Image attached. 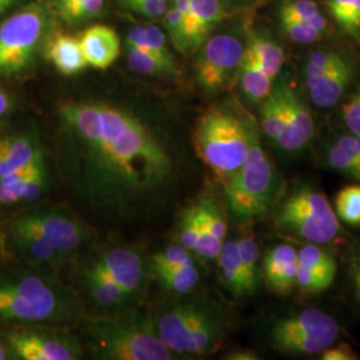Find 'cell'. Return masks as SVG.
Returning <instances> with one entry per match:
<instances>
[{"label":"cell","mask_w":360,"mask_h":360,"mask_svg":"<svg viewBox=\"0 0 360 360\" xmlns=\"http://www.w3.org/2000/svg\"><path fill=\"white\" fill-rule=\"evenodd\" d=\"M89 347L104 360H169L174 354L156 333L148 316L92 318L86 326Z\"/></svg>","instance_id":"cell-4"},{"label":"cell","mask_w":360,"mask_h":360,"mask_svg":"<svg viewBox=\"0 0 360 360\" xmlns=\"http://www.w3.org/2000/svg\"><path fill=\"white\" fill-rule=\"evenodd\" d=\"M84 284L91 297L104 307L123 306L134 297L103 272L87 267L84 270Z\"/></svg>","instance_id":"cell-24"},{"label":"cell","mask_w":360,"mask_h":360,"mask_svg":"<svg viewBox=\"0 0 360 360\" xmlns=\"http://www.w3.org/2000/svg\"><path fill=\"white\" fill-rule=\"evenodd\" d=\"M7 358V352H6V349L3 347V345L0 343V360L6 359Z\"/></svg>","instance_id":"cell-53"},{"label":"cell","mask_w":360,"mask_h":360,"mask_svg":"<svg viewBox=\"0 0 360 360\" xmlns=\"http://www.w3.org/2000/svg\"><path fill=\"white\" fill-rule=\"evenodd\" d=\"M355 77V67L349 59L322 77L306 83L309 99L319 108H331L345 96Z\"/></svg>","instance_id":"cell-17"},{"label":"cell","mask_w":360,"mask_h":360,"mask_svg":"<svg viewBox=\"0 0 360 360\" xmlns=\"http://www.w3.org/2000/svg\"><path fill=\"white\" fill-rule=\"evenodd\" d=\"M297 266V251L292 245L287 243L274 245L263 259L260 276H263L271 292L288 295L296 287Z\"/></svg>","instance_id":"cell-15"},{"label":"cell","mask_w":360,"mask_h":360,"mask_svg":"<svg viewBox=\"0 0 360 360\" xmlns=\"http://www.w3.org/2000/svg\"><path fill=\"white\" fill-rule=\"evenodd\" d=\"M8 343L18 358L25 360H75L82 354L77 340L68 335L13 333Z\"/></svg>","instance_id":"cell-12"},{"label":"cell","mask_w":360,"mask_h":360,"mask_svg":"<svg viewBox=\"0 0 360 360\" xmlns=\"http://www.w3.org/2000/svg\"><path fill=\"white\" fill-rule=\"evenodd\" d=\"M195 262L191 251H188L181 245H168L167 248L155 254L151 259V266L154 271L166 270L171 267L187 266Z\"/></svg>","instance_id":"cell-38"},{"label":"cell","mask_w":360,"mask_h":360,"mask_svg":"<svg viewBox=\"0 0 360 360\" xmlns=\"http://www.w3.org/2000/svg\"><path fill=\"white\" fill-rule=\"evenodd\" d=\"M10 6H11V4H10L8 1H6V0H0V15L4 13Z\"/></svg>","instance_id":"cell-52"},{"label":"cell","mask_w":360,"mask_h":360,"mask_svg":"<svg viewBox=\"0 0 360 360\" xmlns=\"http://www.w3.org/2000/svg\"><path fill=\"white\" fill-rule=\"evenodd\" d=\"M198 217L206 224L207 229L220 240H226L227 221L218 202L212 196H206L195 205Z\"/></svg>","instance_id":"cell-36"},{"label":"cell","mask_w":360,"mask_h":360,"mask_svg":"<svg viewBox=\"0 0 360 360\" xmlns=\"http://www.w3.org/2000/svg\"><path fill=\"white\" fill-rule=\"evenodd\" d=\"M245 49L252 53L257 65L271 79L275 80L278 77L284 65V52L279 44L266 37L251 34Z\"/></svg>","instance_id":"cell-26"},{"label":"cell","mask_w":360,"mask_h":360,"mask_svg":"<svg viewBox=\"0 0 360 360\" xmlns=\"http://www.w3.org/2000/svg\"><path fill=\"white\" fill-rule=\"evenodd\" d=\"M156 333L172 354L200 356L220 347L226 322L208 303L188 302L165 311L156 321Z\"/></svg>","instance_id":"cell-5"},{"label":"cell","mask_w":360,"mask_h":360,"mask_svg":"<svg viewBox=\"0 0 360 360\" xmlns=\"http://www.w3.org/2000/svg\"><path fill=\"white\" fill-rule=\"evenodd\" d=\"M351 1L352 0H326L328 11L333 15V18L340 27L345 25V22L347 19Z\"/></svg>","instance_id":"cell-47"},{"label":"cell","mask_w":360,"mask_h":360,"mask_svg":"<svg viewBox=\"0 0 360 360\" xmlns=\"http://www.w3.org/2000/svg\"><path fill=\"white\" fill-rule=\"evenodd\" d=\"M11 238L16 248L30 260L38 264L59 266L65 262V257L40 233L16 226L10 227Z\"/></svg>","instance_id":"cell-20"},{"label":"cell","mask_w":360,"mask_h":360,"mask_svg":"<svg viewBox=\"0 0 360 360\" xmlns=\"http://www.w3.org/2000/svg\"><path fill=\"white\" fill-rule=\"evenodd\" d=\"M257 126L230 110L211 107L198 119L193 147L207 167L224 184L243 166Z\"/></svg>","instance_id":"cell-2"},{"label":"cell","mask_w":360,"mask_h":360,"mask_svg":"<svg viewBox=\"0 0 360 360\" xmlns=\"http://www.w3.org/2000/svg\"><path fill=\"white\" fill-rule=\"evenodd\" d=\"M281 26L283 28L284 34L297 44H311L321 40L323 37L322 32L316 31L306 22L288 16H281Z\"/></svg>","instance_id":"cell-39"},{"label":"cell","mask_w":360,"mask_h":360,"mask_svg":"<svg viewBox=\"0 0 360 360\" xmlns=\"http://www.w3.org/2000/svg\"><path fill=\"white\" fill-rule=\"evenodd\" d=\"M11 108V99L6 91L0 89V117L6 115Z\"/></svg>","instance_id":"cell-49"},{"label":"cell","mask_w":360,"mask_h":360,"mask_svg":"<svg viewBox=\"0 0 360 360\" xmlns=\"http://www.w3.org/2000/svg\"><path fill=\"white\" fill-rule=\"evenodd\" d=\"M347 56H345L342 52L336 50H327V49H319L311 52L309 58L306 59L303 65V77L304 82L309 83L328 71L334 70L338 65H342Z\"/></svg>","instance_id":"cell-32"},{"label":"cell","mask_w":360,"mask_h":360,"mask_svg":"<svg viewBox=\"0 0 360 360\" xmlns=\"http://www.w3.org/2000/svg\"><path fill=\"white\" fill-rule=\"evenodd\" d=\"M165 1H168V3H169V1H172V0H165Z\"/></svg>","instance_id":"cell-56"},{"label":"cell","mask_w":360,"mask_h":360,"mask_svg":"<svg viewBox=\"0 0 360 360\" xmlns=\"http://www.w3.org/2000/svg\"><path fill=\"white\" fill-rule=\"evenodd\" d=\"M284 123L283 95L279 83L274 86L270 95L262 102L260 126L271 142L276 143Z\"/></svg>","instance_id":"cell-28"},{"label":"cell","mask_w":360,"mask_h":360,"mask_svg":"<svg viewBox=\"0 0 360 360\" xmlns=\"http://www.w3.org/2000/svg\"><path fill=\"white\" fill-rule=\"evenodd\" d=\"M239 80L245 98L251 103L262 104L274 89V79H271L260 65H257L252 53L245 50V56L239 68Z\"/></svg>","instance_id":"cell-23"},{"label":"cell","mask_w":360,"mask_h":360,"mask_svg":"<svg viewBox=\"0 0 360 360\" xmlns=\"http://www.w3.org/2000/svg\"><path fill=\"white\" fill-rule=\"evenodd\" d=\"M46 28L43 10L31 4L0 26V75L11 77L31 65Z\"/></svg>","instance_id":"cell-8"},{"label":"cell","mask_w":360,"mask_h":360,"mask_svg":"<svg viewBox=\"0 0 360 360\" xmlns=\"http://www.w3.org/2000/svg\"><path fill=\"white\" fill-rule=\"evenodd\" d=\"M335 212L349 226H360V184L347 186L338 193Z\"/></svg>","instance_id":"cell-35"},{"label":"cell","mask_w":360,"mask_h":360,"mask_svg":"<svg viewBox=\"0 0 360 360\" xmlns=\"http://www.w3.org/2000/svg\"><path fill=\"white\" fill-rule=\"evenodd\" d=\"M342 117L351 134L360 135V89L343 105Z\"/></svg>","instance_id":"cell-44"},{"label":"cell","mask_w":360,"mask_h":360,"mask_svg":"<svg viewBox=\"0 0 360 360\" xmlns=\"http://www.w3.org/2000/svg\"><path fill=\"white\" fill-rule=\"evenodd\" d=\"M322 360H358L359 355L352 349L347 343H340V345H333L328 348H326L321 354Z\"/></svg>","instance_id":"cell-45"},{"label":"cell","mask_w":360,"mask_h":360,"mask_svg":"<svg viewBox=\"0 0 360 360\" xmlns=\"http://www.w3.org/2000/svg\"><path fill=\"white\" fill-rule=\"evenodd\" d=\"M77 1H82V0H52V3L55 4L56 10L63 8V7H67V6H71V4H75Z\"/></svg>","instance_id":"cell-51"},{"label":"cell","mask_w":360,"mask_h":360,"mask_svg":"<svg viewBox=\"0 0 360 360\" xmlns=\"http://www.w3.org/2000/svg\"><path fill=\"white\" fill-rule=\"evenodd\" d=\"M276 230L314 245H328L340 231L339 219L319 190L302 186L281 200L274 214Z\"/></svg>","instance_id":"cell-6"},{"label":"cell","mask_w":360,"mask_h":360,"mask_svg":"<svg viewBox=\"0 0 360 360\" xmlns=\"http://www.w3.org/2000/svg\"><path fill=\"white\" fill-rule=\"evenodd\" d=\"M119 3L131 13L151 19L163 18L169 7L168 1L165 0H119Z\"/></svg>","instance_id":"cell-43"},{"label":"cell","mask_w":360,"mask_h":360,"mask_svg":"<svg viewBox=\"0 0 360 360\" xmlns=\"http://www.w3.org/2000/svg\"><path fill=\"white\" fill-rule=\"evenodd\" d=\"M43 154L39 143L28 136L0 138V179L13 169L26 167Z\"/></svg>","instance_id":"cell-21"},{"label":"cell","mask_w":360,"mask_h":360,"mask_svg":"<svg viewBox=\"0 0 360 360\" xmlns=\"http://www.w3.org/2000/svg\"><path fill=\"white\" fill-rule=\"evenodd\" d=\"M223 186L233 217L245 223L266 217L283 199L285 183L263 150L257 129L243 166Z\"/></svg>","instance_id":"cell-3"},{"label":"cell","mask_w":360,"mask_h":360,"mask_svg":"<svg viewBox=\"0 0 360 360\" xmlns=\"http://www.w3.org/2000/svg\"><path fill=\"white\" fill-rule=\"evenodd\" d=\"M144 30H146L148 46H150V50L153 52V55L158 59H160L163 63L169 65L171 68L178 70L176 63L174 60V56L168 49L167 39L163 34V31L154 25H147V26H144Z\"/></svg>","instance_id":"cell-42"},{"label":"cell","mask_w":360,"mask_h":360,"mask_svg":"<svg viewBox=\"0 0 360 360\" xmlns=\"http://www.w3.org/2000/svg\"><path fill=\"white\" fill-rule=\"evenodd\" d=\"M342 28L352 38L360 39V0H352L347 19Z\"/></svg>","instance_id":"cell-46"},{"label":"cell","mask_w":360,"mask_h":360,"mask_svg":"<svg viewBox=\"0 0 360 360\" xmlns=\"http://www.w3.org/2000/svg\"><path fill=\"white\" fill-rule=\"evenodd\" d=\"M191 1V18H193V35L191 44L193 51L198 50L208 34L218 26L224 18V10L220 0H190Z\"/></svg>","instance_id":"cell-25"},{"label":"cell","mask_w":360,"mask_h":360,"mask_svg":"<svg viewBox=\"0 0 360 360\" xmlns=\"http://www.w3.org/2000/svg\"><path fill=\"white\" fill-rule=\"evenodd\" d=\"M13 3H15V1H16V0H13Z\"/></svg>","instance_id":"cell-57"},{"label":"cell","mask_w":360,"mask_h":360,"mask_svg":"<svg viewBox=\"0 0 360 360\" xmlns=\"http://www.w3.org/2000/svg\"><path fill=\"white\" fill-rule=\"evenodd\" d=\"M6 1H8V3H10V4H11V6H13V0H6Z\"/></svg>","instance_id":"cell-55"},{"label":"cell","mask_w":360,"mask_h":360,"mask_svg":"<svg viewBox=\"0 0 360 360\" xmlns=\"http://www.w3.org/2000/svg\"><path fill=\"white\" fill-rule=\"evenodd\" d=\"M229 359L232 360H254L257 359V355L251 351H236L230 354V356H227Z\"/></svg>","instance_id":"cell-50"},{"label":"cell","mask_w":360,"mask_h":360,"mask_svg":"<svg viewBox=\"0 0 360 360\" xmlns=\"http://www.w3.org/2000/svg\"><path fill=\"white\" fill-rule=\"evenodd\" d=\"M218 260L223 283L232 295L238 297L252 295V291L245 278V269L240 260L236 240H224Z\"/></svg>","instance_id":"cell-22"},{"label":"cell","mask_w":360,"mask_h":360,"mask_svg":"<svg viewBox=\"0 0 360 360\" xmlns=\"http://www.w3.org/2000/svg\"><path fill=\"white\" fill-rule=\"evenodd\" d=\"M238 242L239 255L245 269V278L252 294L257 290V284L260 281V250L257 239L251 231L243 232Z\"/></svg>","instance_id":"cell-30"},{"label":"cell","mask_w":360,"mask_h":360,"mask_svg":"<svg viewBox=\"0 0 360 360\" xmlns=\"http://www.w3.org/2000/svg\"><path fill=\"white\" fill-rule=\"evenodd\" d=\"M11 226L38 232L65 257L74 254L87 232L77 219L59 210H39L15 219Z\"/></svg>","instance_id":"cell-10"},{"label":"cell","mask_w":360,"mask_h":360,"mask_svg":"<svg viewBox=\"0 0 360 360\" xmlns=\"http://www.w3.org/2000/svg\"><path fill=\"white\" fill-rule=\"evenodd\" d=\"M47 58L53 67L65 77H72L89 67L80 40L68 34H56L47 46Z\"/></svg>","instance_id":"cell-19"},{"label":"cell","mask_w":360,"mask_h":360,"mask_svg":"<svg viewBox=\"0 0 360 360\" xmlns=\"http://www.w3.org/2000/svg\"><path fill=\"white\" fill-rule=\"evenodd\" d=\"M279 15L303 20L323 35L327 30V20L314 0H284Z\"/></svg>","instance_id":"cell-31"},{"label":"cell","mask_w":360,"mask_h":360,"mask_svg":"<svg viewBox=\"0 0 360 360\" xmlns=\"http://www.w3.org/2000/svg\"><path fill=\"white\" fill-rule=\"evenodd\" d=\"M340 335V326L319 309H303L284 316L271 328V345L284 355H321Z\"/></svg>","instance_id":"cell-7"},{"label":"cell","mask_w":360,"mask_h":360,"mask_svg":"<svg viewBox=\"0 0 360 360\" xmlns=\"http://www.w3.org/2000/svg\"><path fill=\"white\" fill-rule=\"evenodd\" d=\"M199 240H200V224L193 206L184 212L180 221L179 242L184 248L195 252L199 245Z\"/></svg>","instance_id":"cell-41"},{"label":"cell","mask_w":360,"mask_h":360,"mask_svg":"<svg viewBox=\"0 0 360 360\" xmlns=\"http://www.w3.org/2000/svg\"><path fill=\"white\" fill-rule=\"evenodd\" d=\"M65 179L82 200L117 217H136L167 195L175 166L141 119L102 102L60 105Z\"/></svg>","instance_id":"cell-1"},{"label":"cell","mask_w":360,"mask_h":360,"mask_svg":"<svg viewBox=\"0 0 360 360\" xmlns=\"http://www.w3.org/2000/svg\"><path fill=\"white\" fill-rule=\"evenodd\" d=\"M86 60L96 70H107L120 55V38L114 28L95 25L79 37Z\"/></svg>","instance_id":"cell-16"},{"label":"cell","mask_w":360,"mask_h":360,"mask_svg":"<svg viewBox=\"0 0 360 360\" xmlns=\"http://www.w3.org/2000/svg\"><path fill=\"white\" fill-rule=\"evenodd\" d=\"M126 49H127V62L132 71L142 75H150V77H176L178 75V70L171 68L169 65L155 58L154 55L138 50L131 46H126Z\"/></svg>","instance_id":"cell-33"},{"label":"cell","mask_w":360,"mask_h":360,"mask_svg":"<svg viewBox=\"0 0 360 360\" xmlns=\"http://www.w3.org/2000/svg\"><path fill=\"white\" fill-rule=\"evenodd\" d=\"M0 319L16 322H65V315L7 290L0 283Z\"/></svg>","instance_id":"cell-18"},{"label":"cell","mask_w":360,"mask_h":360,"mask_svg":"<svg viewBox=\"0 0 360 360\" xmlns=\"http://www.w3.org/2000/svg\"><path fill=\"white\" fill-rule=\"evenodd\" d=\"M47 184L44 155L26 167L13 169L0 179V205H13L39 198Z\"/></svg>","instance_id":"cell-14"},{"label":"cell","mask_w":360,"mask_h":360,"mask_svg":"<svg viewBox=\"0 0 360 360\" xmlns=\"http://www.w3.org/2000/svg\"><path fill=\"white\" fill-rule=\"evenodd\" d=\"M193 63L195 80L207 95L226 90L239 75L245 46L229 34L208 37Z\"/></svg>","instance_id":"cell-9"},{"label":"cell","mask_w":360,"mask_h":360,"mask_svg":"<svg viewBox=\"0 0 360 360\" xmlns=\"http://www.w3.org/2000/svg\"><path fill=\"white\" fill-rule=\"evenodd\" d=\"M297 260L299 266L306 267L307 270L321 276L330 285H333L338 271V264L333 254L326 251L321 245L307 243L303 245L297 251Z\"/></svg>","instance_id":"cell-27"},{"label":"cell","mask_w":360,"mask_h":360,"mask_svg":"<svg viewBox=\"0 0 360 360\" xmlns=\"http://www.w3.org/2000/svg\"><path fill=\"white\" fill-rule=\"evenodd\" d=\"M163 19H165V26L167 30L168 37L171 39L172 44L175 46V49L181 53L190 52L186 27L181 20L179 11L174 4L168 7L167 13L163 15Z\"/></svg>","instance_id":"cell-40"},{"label":"cell","mask_w":360,"mask_h":360,"mask_svg":"<svg viewBox=\"0 0 360 360\" xmlns=\"http://www.w3.org/2000/svg\"><path fill=\"white\" fill-rule=\"evenodd\" d=\"M90 267L110 276L132 297L142 294L144 290V264L141 255L134 250L116 247L104 251Z\"/></svg>","instance_id":"cell-13"},{"label":"cell","mask_w":360,"mask_h":360,"mask_svg":"<svg viewBox=\"0 0 360 360\" xmlns=\"http://www.w3.org/2000/svg\"><path fill=\"white\" fill-rule=\"evenodd\" d=\"M105 0H82L56 10L65 23H82L103 13Z\"/></svg>","instance_id":"cell-37"},{"label":"cell","mask_w":360,"mask_h":360,"mask_svg":"<svg viewBox=\"0 0 360 360\" xmlns=\"http://www.w3.org/2000/svg\"><path fill=\"white\" fill-rule=\"evenodd\" d=\"M355 135V134H354ZM355 138H356V142H358V144H359L360 147V135H355Z\"/></svg>","instance_id":"cell-54"},{"label":"cell","mask_w":360,"mask_h":360,"mask_svg":"<svg viewBox=\"0 0 360 360\" xmlns=\"http://www.w3.org/2000/svg\"><path fill=\"white\" fill-rule=\"evenodd\" d=\"M351 282L354 287V294L360 304V257L355 260V263L351 267Z\"/></svg>","instance_id":"cell-48"},{"label":"cell","mask_w":360,"mask_h":360,"mask_svg":"<svg viewBox=\"0 0 360 360\" xmlns=\"http://www.w3.org/2000/svg\"><path fill=\"white\" fill-rule=\"evenodd\" d=\"M323 160L324 163L334 169L336 172H340L351 179L360 181V163L355 160L347 151L340 147L335 141L327 143L323 150Z\"/></svg>","instance_id":"cell-34"},{"label":"cell","mask_w":360,"mask_h":360,"mask_svg":"<svg viewBox=\"0 0 360 360\" xmlns=\"http://www.w3.org/2000/svg\"><path fill=\"white\" fill-rule=\"evenodd\" d=\"M154 272L160 284L174 294H188L200 281V274L195 263Z\"/></svg>","instance_id":"cell-29"},{"label":"cell","mask_w":360,"mask_h":360,"mask_svg":"<svg viewBox=\"0 0 360 360\" xmlns=\"http://www.w3.org/2000/svg\"><path fill=\"white\" fill-rule=\"evenodd\" d=\"M283 95L284 123L276 146L287 154L300 153L312 139L315 126L307 105L284 79L279 80Z\"/></svg>","instance_id":"cell-11"}]
</instances>
